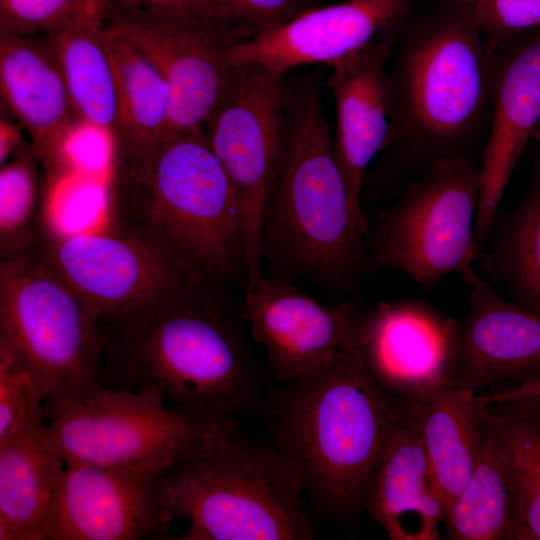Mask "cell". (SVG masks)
Returning <instances> with one entry per match:
<instances>
[{"label":"cell","mask_w":540,"mask_h":540,"mask_svg":"<svg viewBox=\"0 0 540 540\" xmlns=\"http://www.w3.org/2000/svg\"><path fill=\"white\" fill-rule=\"evenodd\" d=\"M488 410L509 468L516 525L513 540H540V425L507 408Z\"/></svg>","instance_id":"obj_28"},{"label":"cell","mask_w":540,"mask_h":540,"mask_svg":"<svg viewBox=\"0 0 540 540\" xmlns=\"http://www.w3.org/2000/svg\"><path fill=\"white\" fill-rule=\"evenodd\" d=\"M538 314L540 315V310L538 311Z\"/></svg>","instance_id":"obj_41"},{"label":"cell","mask_w":540,"mask_h":540,"mask_svg":"<svg viewBox=\"0 0 540 540\" xmlns=\"http://www.w3.org/2000/svg\"><path fill=\"white\" fill-rule=\"evenodd\" d=\"M469 309L458 321L449 382L476 391L500 381L540 376V315L512 300L471 267L459 272Z\"/></svg>","instance_id":"obj_15"},{"label":"cell","mask_w":540,"mask_h":540,"mask_svg":"<svg viewBox=\"0 0 540 540\" xmlns=\"http://www.w3.org/2000/svg\"><path fill=\"white\" fill-rule=\"evenodd\" d=\"M443 525L451 540L514 538L516 510L509 468L488 411L478 461Z\"/></svg>","instance_id":"obj_24"},{"label":"cell","mask_w":540,"mask_h":540,"mask_svg":"<svg viewBox=\"0 0 540 540\" xmlns=\"http://www.w3.org/2000/svg\"><path fill=\"white\" fill-rule=\"evenodd\" d=\"M390 54L391 38L385 29L366 45L331 63L327 81L336 107L335 160L354 213L366 232L370 218L362 204L365 174L374 157L386 148L390 131Z\"/></svg>","instance_id":"obj_17"},{"label":"cell","mask_w":540,"mask_h":540,"mask_svg":"<svg viewBox=\"0 0 540 540\" xmlns=\"http://www.w3.org/2000/svg\"><path fill=\"white\" fill-rule=\"evenodd\" d=\"M0 348L32 375L44 402L77 400L101 386L98 318L33 249L0 260Z\"/></svg>","instance_id":"obj_7"},{"label":"cell","mask_w":540,"mask_h":540,"mask_svg":"<svg viewBox=\"0 0 540 540\" xmlns=\"http://www.w3.org/2000/svg\"><path fill=\"white\" fill-rule=\"evenodd\" d=\"M243 314L279 383L297 379L342 351L363 347L366 310L352 300L324 305L281 277L264 274L245 288Z\"/></svg>","instance_id":"obj_14"},{"label":"cell","mask_w":540,"mask_h":540,"mask_svg":"<svg viewBox=\"0 0 540 540\" xmlns=\"http://www.w3.org/2000/svg\"><path fill=\"white\" fill-rule=\"evenodd\" d=\"M117 98L114 141L147 144L165 137L171 89L155 65L134 45L109 28H102Z\"/></svg>","instance_id":"obj_26"},{"label":"cell","mask_w":540,"mask_h":540,"mask_svg":"<svg viewBox=\"0 0 540 540\" xmlns=\"http://www.w3.org/2000/svg\"><path fill=\"white\" fill-rule=\"evenodd\" d=\"M107 215L157 242L191 280L247 286L238 197L205 131L114 143Z\"/></svg>","instance_id":"obj_3"},{"label":"cell","mask_w":540,"mask_h":540,"mask_svg":"<svg viewBox=\"0 0 540 540\" xmlns=\"http://www.w3.org/2000/svg\"><path fill=\"white\" fill-rule=\"evenodd\" d=\"M484 40L497 52L522 34L540 27V0H460Z\"/></svg>","instance_id":"obj_33"},{"label":"cell","mask_w":540,"mask_h":540,"mask_svg":"<svg viewBox=\"0 0 540 540\" xmlns=\"http://www.w3.org/2000/svg\"><path fill=\"white\" fill-rule=\"evenodd\" d=\"M233 64L230 84L204 130L241 206L249 287L264 275L260 223L285 149L287 81L255 63Z\"/></svg>","instance_id":"obj_10"},{"label":"cell","mask_w":540,"mask_h":540,"mask_svg":"<svg viewBox=\"0 0 540 540\" xmlns=\"http://www.w3.org/2000/svg\"><path fill=\"white\" fill-rule=\"evenodd\" d=\"M165 478L173 522L190 523L174 539L316 538L298 471L271 441L246 436L238 420L212 426Z\"/></svg>","instance_id":"obj_6"},{"label":"cell","mask_w":540,"mask_h":540,"mask_svg":"<svg viewBox=\"0 0 540 540\" xmlns=\"http://www.w3.org/2000/svg\"><path fill=\"white\" fill-rule=\"evenodd\" d=\"M348 190L335 160L319 76L286 82V142L267 192L260 223V257L273 273L339 290L371 270Z\"/></svg>","instance_id":"obj_5"},{"label":"cell","mask_w":540,"mask_h":540,"mask_svg":"<svg viewBox=\"0 0 540 540\" xmlns=\"http://www.w3.org/2000/svg\"><path fill=\"white\" fill-rule=\"evenodd\" d=\"M482 396L489 406L516 411L540 425V376Z\"/></svg>","instance_id":"obj_36"},{"label":"cell","mask_w":540,"mask_h":540,"mask_svg":"<svg viewBox=\"0 0 540 540\" xmlns=\"http://www.w3.org/2000/svg\"><path fill=\"white\" fill-rule=\"evenodd\" d=\"M412 0H344L314 6L284 24L242 41L232 63H255L286 75L299 66L331 64L372 41Z\"/></svg>","instance_id":"obj_19"},{"label":"cell","mask_w":540,"mask_h":540,"mask_svg":"<svg viewBox=\"0 0 540 540\" xmlns=\"http://www.w3.org/2000/svg\"><path fill=\"white\" fill-rule=\"evenodd\" d=\"M32 249L98 320L141 306L191 280L151 237L109 215L87 232L39 235Z\"/></svg>","instance_id":"obj_11"},{"label":"cell","mask_w":540,"mask_h":540,"mask_svg":"<svg viewBox=\"0 0 540 540\" xmlns=\"http://www.w3.org/2000/svg\"><path fill=\"white\" fill-rule=\"evenodd\" d=\"M115 0H78V18L102 29Z\"/></svg>","instance_id":"obj_38"},{"label":"cell","mask_w":540,"mask_h":540,"mask_svg":"<svg viewBox=\"0 0 540 540\" xmlns=\"http://www.w3.org/2000/svg\"><path fill=\"white\" fill-rule=\"evenodd\" d=\"M2 100L31 139L37 159L51 167L70 132L82 123L49 39L0 31Z\"/></svg>","instance_id":"obj_20"},{"label":"cell","mask_w":540,"mask_h":540,"mask_svg":"<svg viewBox=\"0 0 540 540\" xmlns=\"http://www.w3.org/2000/svg\"><path fill=\"white\" fill-rule=\"evenodd\" d=\"M64 467L45 424L0 441V540H40Z\"/></svg>","instance_id":"obj_23"},{"label":"cell","mask_w":540,"mask_h":540,"mask_svg":"<svg viewBox=\"0 0 540 540\" xmlns=\"http://www.w3.org/2000/svg\"><path fill=\"white\" fill-rule=\"evenodd\" d=\"M78 16V0H0L2 32L46 36Z\"/></svg>","instance_id":"obj_35"},{"label":"cell","mask_w":540,"mask_h":540,"mask_svg":"<svg viewBox=\"0 0 540 540\" xmlns=\"http://www.w3.org/2000/svg\"><path fill=\"white\" fill-rule=\"evenodd\" d=\"M107 208L105 180L73 172L49 173L40 200L39 235L90 231L103 223Z\"/></svg>","instance_id":"obj_29"},{"label":"cell","mask_w":540,"mask_h":540,"mask_svg":"<svg viewBox=\"0 0 540 540\" xmlns=\"http://www.w3.org/2000/svg\"><path fill=\"white\" fill-rule=\"evenodd\" d=\"M37 157L19 154L0 170V260L31 250L39 238Z\"/></svg>","instance_id":"obj_30"},{"label":"cell","mask_w":540,"mask_h":540,"mask_svg":"<svg viewBox=\"0 0 540 540\" xmlns=\"http://www.w3.org/2000/svg\"><path fill=\"white\" fill-rule=\"evenodd\" d=\"M457 326L423 300L379 302L366 310L367 367L385 390L399 396L449 382Z\"/></svg>","instance_id":"obj_18"},{"label":"cell","mask_w":540,"mask_h":540,"mask_svg":"<svg viewBox=\"0 0 540 540\" xmlns=\"http://www.w3.org/2000/svg\"><path fill=\"white\" fill-rule=\"evenodd\" d=\"M44 416L47 441L65 464L168 468L212 427L185 418L151 387L101 385L77 400L44 402Z\"/></svg>","instance_id":"obj_9"},{"label":"cell","mask_w":540,"mask_h":540,"mask_svg":"<svg viewBox=\"0 0 540 540\" xmlns=\"http://www.w3.org/2000/svg\"><path fill=\"white\" fill-rule=\"evenodd\" d=\"M226 33L246 41L274 29L318 0H210Z\"/></svg>","instance_id":"obj_32"},{"label":"cell","mask_w":540,"mask_h":540,"mask_svg":"<svg viewBox=\"0 0 540 540\" xmlns=\"http://www.w3.org/2000/svg\"><path fill=\"white\" fill-rule=\"evenodd\" d=\"M113 153V134L82 122L67 136L56 162L47 172H73L107 181Z\"/></svg>","instance_id":"obj_34"},{"label":"cell","mask_w":540,"mask_h":540,"mask_svg":"<svg viewBox=\"0 0 540 540\" xmlns=\"http://www.w3.org/2000/svg\"><path fill=\"white\" fill-rule=\"evenodd\" d=\"M533 137L540 141V125L537 126V128H536V130H535V132L533 134Z\"/></svg>","instance_id":"obj_40"},{"label":"cell","mask_w":540,"mask_h":540,"mask_svg":"<svg viewBox=\"0 0 540 540\" xmlns=\"http://www.w3.org/2000/svg\"><path fill=\"white\" fill-rule=\"evenodd\" d=\"M363 511L391 540L442 539L439 526L447 507L408 412L394 427L371 476Z\"/></svg>","instance_id":"obj_21"},{"label":"cell","mask_w":540,"mask_h":540,"mask_svg":"<svg viewBox=\"0 0 540 540\" xmlns=\"http://www.w3.org/2000/svg\"><path fill=\"white\" fill-rule=\"evenodd\" d=\"M167 467L65 464L40 540H141L173 522Z\"/></svg>","instance_id":"obj_13"},{"label":"cell","mask_w":540,"mask_h":540,"mask_svg":"<svg viewBox=\"0 0 540 540\" xmlns=\"http://www.w3.org/2000/svg\"><path fill=\"white\" fill-rule=\"evenodd\" d=\"M236 291L189 280L99 319L101 385L151 387L176 412L207 426L242 418L264 423L279 382L251 349Z\"/></svg>","instance_id":"obj_1"},{"label":"cell","mask_w":540,"mask_h":540,"mask_svg":"<svg viewBox=\"0 0 540 540\" xmlns=\"http://www.w3.org/2000/svg\"><path fill=\"white\" fill-rule=\"evenodd\" d=\"M540 122V27L494 52L492 119L481 157V193L475 220L485 244L500 202L528 140Z\"/></svg>","instance_id":"obj_16"},{"label":"cell","mask_w":540,"mask_h":540,"mask_svg":"<svg viewBox=\"0 0 540 540\" xmlns=\"http://www.w3.org/2000/svg\"><path fill=\"white\" fill-rule=\"evenodd\" d=\"M45 423L44 400L32 375L0 348V441Z\"/></svg>","instance_id":"obj_31"},{"label":"cell","mask_w":540,"mask_h":540,"mask_svg":"<svg viewBox=\"0 0 540 540\" xmlns=\"http://www.w3.org/2000/svg\"><path fill=\"white\" fill-rule=\"evenodd\" d=\"M46 37L57 55L80 121L113 134L117 126L116 87L102 29L77 17Z\"/></svg>","instance_id":"obj_27"},{"label":"cell","mask_w":540,"mask_h":540,"mask_svg":"<svg viewBox=\"0 0 540 540\" xmlns=\"http://www.w3.org/2000/svg\"><path fill=\"white\" fill-rule=\"evenodd\" d=\"M477 261L505 284L511 300L540 310V150L534 155L528 190L521 202L494 221ZM486 240V241H487ZM486 243V242H485Z\"/></svg>","instance_id":"obj_25"},{"label":"cell","mask_w":540,"mask_h":540,"mask_svg":"<svg viewBox=\"0 0 540 540\" xmlns=\"http://www.w3.org/2000/svg\"><path fill=\"white\" fill-rule=\"evenodd\" d=\"M481 165L467 158L438 161L407 181L396 200L369 220L365 243L371 270L391 269L430 289L477 261L475 220Z\"/></svg>","instance_id":"obj_8"},{"label":"cell","mask_w":540,"mask_h":540,"mask_svg":"<svg viewBox=\"0 0 540 540\" xmlns=\"http://www.w3.org/2000/svg\"><path fill=\"white\" fill-rule=\"evenodd\" d=\"M104 27L134 45L168 82L165 137L204 130L233 75L229 53L242 41L184 14L118 5Z\"/></svg>","instance_id":"obj_12"},{"label":"cell","mask_w":540,"mask_h":540,"mask_svg":"<svg viewBox=\"0 0 540 540\" xmlns=\"http://www.w3.org/2000/svg\"><path fill=\"white\" fill-rule=\"evenodd\" d=\"M408 396L409 418L448 511L478 461L489 405L482 394L447 381Z\"/></svg>","instance_id":"obj_22"},{"label":"cell","mask_w":540,"mask_h":540,"mask_svg":"<svg viewBox=\"0 0 540 540\" xmlns=\"http://www.w3.org/2000/svg\"><path fill=\"white\" fill-rule=\"evenodd\" d=\"M409 404V396L392 394L374 379L359 347L278 383L264 424L314 507L349 520L363 511L371 476Z\"/></svg>","instance_id":"obj_4"},{"label":"cell","mask_w":540,"mask_h":540,"mask_svg":"<svg viewBox=\"0 0 540 540\" xmlns=\"http://www.w3.org/2000/svg\"><path fill=\"white\" fill-rule=\"evenodd\" d=\"M0 162L1 166L15 154V157L19 154L27 152L31 149H23L21 136L15 126L12 125L6 119H1L0 125Z\"/></svg>","instance_id":"obj_39"},{"label":"cell","mask_w":540,"mask_h":540,"mask_svg":"<svg viewBox=\"0 0 540 540\" xmlns=\"http://www.w3.org/2000/svg\"><path fill=\"white\" fill-rule=\"evenodd\" d=\"M390 131L376 182L401 188L432 164L481 162L493 102L494 52L460 0L410 5L386 28Z\"/></svg>","instance_id":"obj_2"},{"label":"cell","mask_w":540,"mask_h":540,"mask_svg":"<svg viewBox=\"0 0 540 540\" xmlns=\"http://www.w3.org/2000/svg\"><path fill=\"white\" fill-rule=\"evenodd\" d=\"M114 5L180 13L226 33L210 0H115Z\"/></svg>","instance_id":"obj_37"}]
</instances>
